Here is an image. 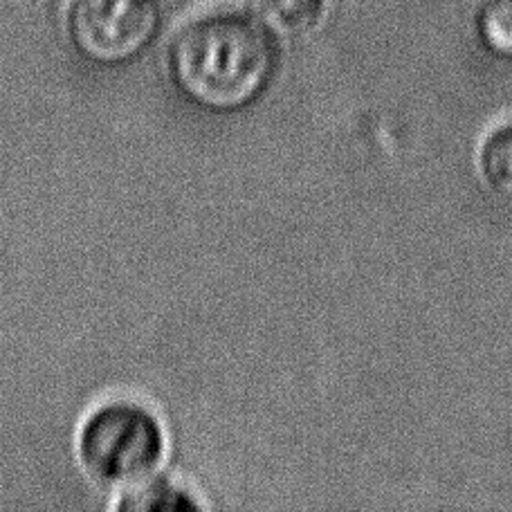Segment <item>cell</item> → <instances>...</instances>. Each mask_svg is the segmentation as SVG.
I'll return each mask as SVG.
<instances>
[{
  "instance_id": "obj_1",
  "label": "cell",
  "mask_w": 512,
  "mask_h": 512,
  "mask_svg": "<svg viewBox=\"0 0 512 512\" xmlns=\"http://www.w3.org/2000/svg\"><path fill=\"white\" fill-rule=\"evenodd\" d=\"M283 41L250 9H216L191 18L164 57L182 102L198 113L234 117L259 106L283 68Z\"/></svg>"
},
{
  "instance_id": "obj_2",
  "label": "cell",
  "mask_w": 512,
  "mask_h": 512,
  "mask_svg": "<svg viewBox=\"0 0 512 512\" xmlns=\"http://www.w3.org/2000/svg\"><path fill=\"white\" fill-rule=\"evenodd\" d=\"M84 472L104 488L131 490L155 477L167 456V432L160 418L131 400L90 411L77 436Z\"/></svg>"
},
{
  "instance_id": "obj_3",
  "label": "cell",
  "mask_w": 512,
  "mask_h": 512,
  "mask_svg": "<svg viewBox=\"0 0 512 512\" xmlns=\"http://www.w3.org/2000/svg\"><path fill=\"white\" fill-rule=\"evenodd\" d=\"M162 23L160 0H70L66 39L81 61L120 70L149 54Z\"/></svg>"
},
{
  "instance_id": "obj_4",
  "label": "cell",
  "mask_w": 512,
  "mask_h": 512,
  "mask_svg": "<svg viewBox=\"0 0 512 512\" xmlns=\"http://www.w3.org/2000/svg\"><path fill=\"white\" fill-rule=\"evenodd\" d=\"M250 12L281 41H299L324 25L328 0H250Z\"/></svg>"
},
{
  "instance_id": "obj_5",
  "label": "cell",
  "mask_w": 512,
  "mask_h": 512,
  "mask_svg": "<svg viewBox=\"0 0 512 512\" xmlns=\"http://www.w3.org/2000/svg\"><path fill=\"white\" fill-rule=\"evenodd\" d=\"M477 164L483 182L512 203V122L495 126L483 137Z\"/></svg>"
},
{
  "instance_id": "obj_6",
  "label": "cell",
  "mask_w": 512,
  "mask_h": 512,
  "mask_svg": "<svg viewBox=\"0 0 512 512\" xmlns=\"http://www.w3.org/2000/svg\"><path fill=\"white\" fill-rule=\"evenodd\" d=\"M115 508L122 512H196L203 510V504L189 490L153 477L142 486L126 490Z\"/></svg>"
},
{
  "instance_id": "obj_7",
  "label": "cell",
  "mask_w": 512,
  "mask_h": 512,
  "mask_svg": "<svg viewBox=\"0 0 512 512\" xmlns=\"http://www.w3.org/2000/svg\"><path fill=\"white\" fill-rule=\"evenodd\" d=\"M481 50L501 63H512V0H486L474 18Z\"/></svg>"
}]
</instances>
